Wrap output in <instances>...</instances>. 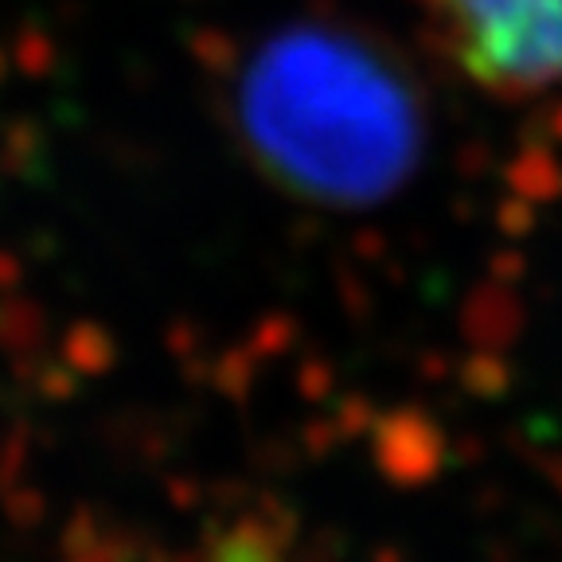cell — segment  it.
<instances>
[{
	"instance_id": "obj_2",
	"label": "cell",
	"mask_w": 562,
	"mask_h": 562,
	"mask_svg": "<svg viewBox=\"0 0 562 562\" xmlns=\"http://www.w3.org/2000/svg\"><path fill=\"white\" fill-rule=\"evenodd\" d=\"M449 67L492 98L562 87V0H414Z\"/></svg>"
},
{
	"instance_id": "obj_1",
	"label": "cell",
	"mask_w": 562,
	"mask_h": 562,
	"mask_svg": "<svg viewBox=\"0 0 562 562\" xmlns=\"http://www.w3.org/2000/svg\"><path fill=\"white\" fill-rule=\"evenodd\" d=\"M238 110L255 157L316 200H375L418 153L403 75L336 32H285L246 67Z\"/></svg>"
}]
</instances>
